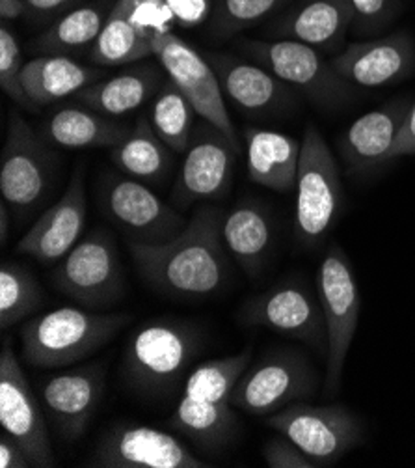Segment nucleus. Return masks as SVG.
<instances>
[{"mask_svg": "<svg viewBox=\"0 0 415 468\" xmlns=\"http://www.w3.org/2000/svg\"><path fill=\"white\" fill-rule=\"evenodd\" d=\"M132 321L127 312L62 306L32 317L19 333L21 358L39 369H60L86 360Z\"/></svg>", "mask_w": 415, "mask_h": 468, "instance_id": "f03ea898", "label": "nucleus"}, {"mask_svg": "<svg viewBox=\"0 0 415 468\" xmlns=\"http://www.w3.org/2000/svg\"><path fill=\"white\" fill-rule=\"evenodd\" d=\"M105 71L86 66L67 55H41L25 62L23 86L36 107L57 103L103 80Z\"/></svg>", "mask_w": 415, "mask_h": 468, "instance_id": "a878e982", "label": "nucleus"}, {"mask_svg": "<svg viewBox=\"0 0 415 468\" xmlns=\"http://www.w3.org/2000/svg\"><path fill=\"white\" fill-rule=\"evenodd\" d=\"M161 64H136L75 93V101L99 114L119 118L155 98L168 77Z\"/></svg>", "mask_w": 415, "mask_h": 468, "instance_id": "5701e85b", "label": "nucleus"}, {"mask_svg": "<svg viewBox=\"0 0 415 468\" xmlns=\"http://www.w3.org/2000/svg\"><path fill=\"white\" fill-rule=\"evenodd\" d=\"M53 282L60 293L88 310H105L119 303L125 278L114 236L98 228L58 261Z\"/></svg>", "mask_w": 415, "mask_h": 468, "instance_id": "0eeeda50", "label": "nucleus"}, {"mask_svg": "<svg viewBox=\"0 0 415 468\" xmlns=\"http://www.w3.org/2000/svg\"><path fill=\"white\" fill-rule=\"evenodd\" d=\"M263 459L270 468H318L313 459L280 433L265 444Z\"/></svg>", "mask_w": 415, "mask_h": 468, "instance_id": "4c0bfd02", "label": "nucleus"}, {"mask_svg": "<svg viewBox=\"0 0 415 468\" xmlns=\"http://www.w3.org/2000/svg\"><path fill=\"white\" fill-rule=\"evenodd\" d=\"M86 228L84 170L77 166L66 193L45 211L17 243V252L43 265L62 261L82 239Z\"/></svg>", "mask_w": 415, "mask_h": 468, "instance_id": "a211bd4d", "label": "nucleus"}, {"mask_svg": "<svg viewBox=\"0 0 415 468\" xmlns=\"http://www.w3.org/2000/svg\"><path fill=\"white\" fill-rule=\"evenodd\" d=\"M239 143L213 123H196L171 189L175 209L184 211L202 200L223 197L233 183Z\"/></svg>", "mask_w": 415, "mask_h": 468, "instance_id": "f8f14e48", "label": "nucleus"}, {"mask_svg": "<svg viewBox=\"0 0 415 468\" xmlns=\"http://www.w3.org/2000/svg\"><path fill=\"white\" fill-rule=\"evenodd\" d=\"M105 383V367L99 362L37 379L43 410L62 439L77 441L84 435L103 401Z\"/></svg>", "mask_w": 415, "mask_h": 468, "instance_id": "dca6fc26", "label": "nucleus"}, {"mask_svg": "<svg viewBox=\"0 0 415 468\" xmlns=\"http://www.w3.org/2000/svg\"><path fill=\"white\" fill-rule=\"evenodd\" d=\"M200 349L202 333L194 324L171 317L150 319L125 346L123 378L140 394H170L187 376Z\"/></svg>", "mask_w": 415, "mask_h": 468, "instance_id": "7ed1b4c3", "label": "nucleus"}, {"mask_svg": "<svg viewBox=\"0 0 415 468\" xmlns=\"http://www.w3.org/2000/svg\"><path fill=\"white\" fill-rule=\"evenodd\" d=\"M415 155V101L410 103L406 118L402 122L399 138L393 148V159Z\"/></svg>", "mask_w": 415, "mask_h": 468, "instance_id": "a19ab883", "label": "nucleus"}, {"mask_svg": "<svg viewBox=\"0 0 415 468\" xmlns=\"http://www.w3.org/2000/svg\"><path fill=\"white\" fill-rule=\"evenodd\" d=\"M241 51L320 109L336 111L356 100V86L345 80L325 53L295 39H241Z\"/></svg>", "mask_w": 415, "mask_h": 468, "instance_id": "20e7f679", "label": "nucleus"}, {"mask_svg": "<svg viewBox=\"0 0 415 468\" xmlns=\"http://www.w3.org/2000/svg\"><path fill=\"white\" fill-rule=\"evenodd\" d=\"M354 19L352 0H300L270 25L268 34L311 45L320 53H336L347 47L345 37Z\"/></svg>", "mask_w": 415, "mask_h": 468, "instance_id": "4be33fe9", "label": "nucleus"}, {"mask_svg": "<svg viewBox=\"0 0 415 468\" xmlns=\"http://www.w3.org/2000/svg\"><path fill=\"white\" fill-rule=\"evenodd\" d=\"M162 6H166L175 25L191 28L202 25L211 12V0H159Z\"/></svg>", "mask_w": 415, "mask_h": 468, "instance_id": "58836bf2", "label": "nucleus"}, {"mask_svg": "<svg viewBox=\"0 0 415 468\" xmlns=\"http://www.w3.org/2000/svg\"><path fill=\"white\" fill-rule=\"evenodd\" d=\"M8 204L3 200L0 204V243L6 245L8 241V229H10V222H8Z\"/></svg>", "mask_w": 415, "mask_h": 468, "instance_id": "a18cd8bd", "label": "nucleus"}, {"mask_svg": "<svg viewBox=\"0 0 415 468\" xmlns=\"http://www.w3.org/2000/svg\"><path fill=\"white\" fill-rule=\"evenodd\" d=\"M130 125L88 107L66 105L43 123L41 138L51 146L67 150L114 148L130 133Z\"/></svg>", "mask_w": 415, "mask_h": 468, "instance_id": "393cba45", "label": "nucleus"}, {"mask_svg": "<svg viewBox=\"0 0 415 468\" xmlns=\"http://www.w3.org/2000/svg\"><path fill=\"white\" fill-rule=\"evenodd\" d=\"M43 412L12 342L5 338L0 351V426L25 448L36 468H53L57 455Z\"/></svg>", "mask_w": 415, "mask_h": 468, "instance_id": "ddd939ff", "label": "nucleus"}, {"mask_svg": "<svg viewBox=\"0 0 415 468\" xmlns=\"http://www.w3.org/2000/svg\"><path fill=\"white\" fill-rule=\"evenodd\" d=\"M43 304V292L32 272L6 261L0 267V329L8 331L19 321L36 314Z\"/></svg>", "mask_w": 415, "mask_h": 468, "instance_id": "72a5a7b5", "label": "nucleus"}, {"mask_svg": "<svg viewBox=\"0 0 415 468\" xmlns=\"http://www.w3.org/2000/svg\"><path fill=\"white\" fill-rule=\"evenodd\" d=\"M26 10L25 0H0V17H3V21L19 19Z\"/></svg>", "mask_w": 415, "mask_h": 468, "instance_id": "c03bdc74", "label": "nucleus"}, {"mask_svg": "<svg viewBox=\"0 0 415 468\" xmlns=\"http://www.w3.org/2000/svg\"><path fill=\"white\" fill-rule=\"evenodd\" d=\"M99 468H205L203 459L194 455L177 437L148 428L118 424L96 444L88 459Z\"/></svg>", "mask_w": 415, "mask_h": 468, "instance_id": "f3484780", "label": "nucleus"}, {"mask_svg": "<svg viewBox=\"0 0 415 468\" xmlns=\"http://www.w3.org/2000/svg\"><path fill=\"white\" fill-rule=\"evenodd\" d=\"M127 6L130 21L148 39L171 30V25H175L171 12L159 0H127Z\"/></svg>", "mask_w": 415, "mask_h": 468, "instance_id": "e433bc0d", "label": "nucleus"}, {"mask_svg": "<svg viewBox=\"0 0 415 468\" xmlns=\"http://www.w3.org/2000/svg\"><path fill=\"white\" fill-rule=\"evenodd\" d=\"M153 53L166 77L187 96L202 120L213 123L229 138L237 140L232 118L225 109L220 80L207 58L173 30L153 36Z\"/></svg>", "mask_w": 415, "mask_h": 468, "instance_id": "2eb2a0df", "label": "nucleus"}, {"mask_svg": "<svg viewBox=\"0 0 415 468\" xmlns=\"http://www.w3.org/2000/svg\"><path fill=\"white\" fill-rule=\"evenodd\" d=\"M196 114L198 112L187 96L170 79H166L153 98L150 122L162 143L175 155H182L192 140Z\"/></svg>", "mask_w": 415, "mask_h": 468, "instance_id": "2f4dec72", "label": "nucleus"}, {"mask_svg": "<svg viewBox=\"0 0 415 468\" xmlns=\"http://www.w3.org/2000/svg\"><path fill=\"white\" fill-rule=\"evenodd\" d=\"M223 211L200 206L177 236L162 245H129L132 261L155 292L181 301L209 299L227 278Z\"/></svg>", "mask_w": 415, "mask_h": 468, "instance_id": "f257e3e1", "label": "nucleus"}, {"mask_svg": "<svg viewBox=\"0 0 415 468\" xmlns=\"http://www.w3.org/2000/svg\"><path fill=\"white\" fill-rule=\"evenodd\" d=\"M151 57H155L153 43L130 21L127 0H116L101 34L89 49L91 66H125Z\"/></svg>", "mask_w": 415, "mask_h": 468, "instance_id": "c756f323", "label": "nucleus"}, {"mask_svg": "<svg viewBox=\"0 0 415 468\" xmlns=\"http://www.w3.org/2000/svg\"><path fill=\"white\" fill-rule=\"evenodd\" d=\"M316 293L327 329L325 390L334 396L341 388L343 367L354 342L361 297L352 263L341 245L332 243L316 271Z\"/></svg>", "mask_w": 415, "mask_h": 468, "instance_id": "39448f33", "label": "nucleus"}, {"mask_svg": "<svg viewBox=\"0 0 415 468\" xmlns=\"http://www.w3.org/2000/svg\"><path fill=\"white\" fill-rule=\"evenodd\" d=\"M356 16H361L365 21H375L386 12L388 0H352Z\"/></svg>", "mask_w": 415, "mask_h": 468, "instance_id": "37998d69", "label": "nucleus"}, {"mask_svg": "<svg viewBox=\"0 0 415 468\" xmlns=\"http://www.w3.org/2000/svg\"><path fill=\"white\" fill-rule=\"evenodd\" d=\"M114 3L99 0L67 12L36 37L34 49L41 55H67L82 47H91L101 34Z\"/></svg>", "mask_w": 415, "mask_h": 468, "instance_id": "7c9ffc66", "label": "nucleus"}, {"mask_svg": "<svg viewBox=\"0 0 415 468\" xmlns=\"http://www.w3.org/2000/svg\"><path fill=\"white\" fill-rule=\"evenodd\" d=\"M170 426L207 452L223 450L237 431L235 407L181 396L170 416Z\"/></svg>", "mask_w": 415, "mask_h": 468, "instance_id": "c85d7f7f", "label": "nucleus"}, {"mask_svg": "<svg viewBox=\"0 0 415 468\" xmlns=\"http://www.w3.org/2000/svg\"><path fill=\"white\" fill-rule=\"evenodd\" d=\"M287 3L289 0H220L211 30L216 37L227 39L265 21Z\"/></svg>", "mask_w": 415, "mask_h": 468, "instance_id": "f704fd0d", "label": "nucleus"}, {"mask_svg": "<svg viewBox=\"0 0 415 468\" xmlns=\"http://www.w3.org/2000/svg\"><path fill=\"white\" fill-rule=\"evenodd\" d=\"M23 68L25 62L21 57L17 37L6 27V23H3V27H0V86H3L6 96L19 107L26 111H36L37 107L28 98L23 86Z\"/></svg>", "mask_w": 415, "mask_h": 468, "instance_id": "c9c22d12", "label": "nucleus"}, {"mask_svg": "<svg viewBox=\"0 0 415 468\" xmlns=\"http://www.w3.org/2000/svg\"><path fill=\"white\" fill-rule=\"evenodd\" d=\"M223 96L250 116H278L296 107V93L282 79L259 64L227 55H211Z\"/></svg>", "mask_w": 415, "mask_h": 468, "instance_id": "412c9836", "label": "nucleus"}, {"mask_svg": "<svg viewBox=\"0 0 415 468\" xmlns=\"http://www.w3.org/2000/svg\"><path fill=\"white\" fill-rule=\"evenodd\" d=\"M34 463L25 448L6 431L0 435V468H32Z\"/></svg>", "mask_w": 415, "mask_h": 468, "instance_id": "ea45409f", "label": "nucleus"}, {"mask_svg": "<svg viewBox=\"0 0 415 468\" xmlns=\"http://www.w3.org/2000/svg\"><path fill=\"white\" fill-rule=\"evenodd\" d=\"M343 185L337 161L313 125L304 133L296 177L295 228L304 247H316L339 217Z\"/></svg>", "mask_w": 415, "mask_h": 468, "instance_id": "423d86ee", "label": "nucleus"}, {"mask_svg": "<svg viewBox=\"0 0 415 468\" xmlns=\"http://www.w3.org/2000/svg\"><path fill=\"white\" fill-rule=\"evenodd\" d=\"M316 371L296 351H274L244 371L232 392V405L254 416H270L316 390Z\"/></svg>", "mask_w": 415, "mask_h": 468, "instance_id": "9d476101", "label": "nucleus"}, {"mask_svg": "<svg viewBox=\"0 0 415 468\" xmlns=\"http://www.w3.org/2000/svg\"><path fill=\"white\" fill-rule=\"evenodd\" d=\"M239 317L248 326H265L327 355V329L318 293L302 280L291 278L250 297Z\"/></svg>", "mask_w": 415, "mask_h": 468, "instance_id": "9b49d317", "label": "nucleus"}, {"mask_svg": "<svg viewBox=\"0 0 415 468\" xmlns=\"http://www.w3.org/2000/svg\"><path fill=\"white\" fill-rule=\"evenodd\" d=\"M98 204L105 218L127 239V245H162L187 226L179 209L170 207L146 183L132 177L105 176Z\"/></svg>", "mask_w": 415, "mask_h": 468, "instance_id": "1a4fd4ad", "label": "nucleus"}, {"mask_svg": "<svg viewBox=\"0 0 415 468\" xmlns=\"http://www.w3.org/2000/svg\"><path fill=\"white\" fill-rule=\"evenodd\" d=\"M246 165L254 183L287 193L296 186L302 144L296 138L270 129L246 127Z\"/></svg>", "mask_w": 415, "mask_h": 468, "instance_id": "b1692460", "label": "nucleus"}, {"mask_svg": "<svg viewBox=\"0 0 415 468\" xmlns=\"http://www.w3.org/2000/svg\"><path fill=\"white\" fill-rule=\"evenodd\" d=\"M223 245L241 269L255 276L272 250V222L259 204L243 202L223 217Z\"/></svg>", "mask_w": 415, "mask_h": 468, "instance_id": "bb28decb", "label": "nucleus"}, {"mask_svg": "<svg viewBox=\"0 0 415 468\" xmlns=\"http://www.w3.org/2000/svg\"><path fill=\"white\" fill-rule=\"evenodd\" d=\"M266 426L295 442L316 466H332L363 444L361 420L345 405L296 401L266 418Z\"/></svg>", "mask_w": 415, "mask_h": 468, "instance_id": "6e6552de", "label": "nucleus"}, {"mask_svg": "<svg viewBox=\"0 0 415 468\" xmlns=\"http://www.w3.org/2000/svg\"><path fill=\"white\" fill-rule=\"evenodd\" d=\"M55 157L47 143L26 120L14 112L0 157V193L3 200L21 211H32L49 191Z\"/></svg>", "mask_w": 415, "mask_h": 468, "instance_id": "4468645a", "label": "nucleus"}, {"mask_svg": "<svg viewBox=\"0 0 415 468\" xmlns=\"http://www.w3.org/2000/svg\"><path fill=\"white\" fill-rule=\"evenodd\" d=\"M110 161L127 177L159 185L171 174L173 152L157 136L150 118H140L127 138L110 148Z\"/></svg>", "mask_w": 415, "mask_h": 468, "instance_id": "cd10ccee", "label": "nucleus"}, {"mask_svg": "<svg viewBox=\"0 0 415 468\" xmlns=\"http://www.w3.org/2000/svg\"><path fill=\"white\" fill-rule=\"evenodd\" d=\"M332 66L354 86H388L415 71V39L400 30L379 39L348 43L332 58Z\"/></svg>", "mask_w": 415, "mask_h": 468, "instance_id": "6ab92c4d", "label": "nucleus"}, {"mask_svg": "<svg viewBox=\"0 0 415 468\" xmlns=\"http://www.w3.org/2000/svg\"><path fill=\"white\" fill-rule=\"evenodd\" d=\"M26 8L37 17H51L67 8H71L77 0H25Z\"/></svg>", "mask_w": 415, "mask_h": 468, "instance_id": "79ce46f5", "label": "nucleus"}, {"mask_svg": "<svg viewBox=\"0 0 415 468\" xmlns=\"http://www.w3.org/2000/svg\"><path fill=\"white\" fill-rule=\"evenodd\" d=\"M252 360V347L243 349L239 355L209 360L192 369L184 379L182 396L203 399L211 403L232 405V392L244 376Z\"/></svg>", "mask_w": 415, "mask_h": 468, "instance_id": "473e14b6", "label": "nucleus"}, {"mask_svg": "<svg viewBox=\"0 0 415 468\" xmlns=\"http://www.w3.org/2000/svg\"><path fill=\"white\" fill-rule=\"evenodd\" d=\"M410 103L393 100L352 122L336 140L350 176H368L393 161V148Z\"/></svg>", "mask_w": 415, "mask_h": 468, "instance_id": "aec40b11", "label": "nucleus"}]
</instances>
